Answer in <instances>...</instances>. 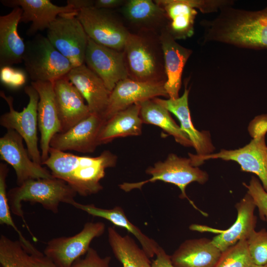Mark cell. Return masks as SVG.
Listing matches in <instances>:
<instances>
[{
    "mask_svg": "<svg viewBox=\"0 0 267 267\" xmlns=\"http://www.w3.org/2000/svg\"><path fill=\"white\" fill-rule=\"evenodd\" d=\"M116 155L109 150L96 157L82 156L50 147L48 158L43 162L52 176L67 183L77 194L87 196L103 189L100 181L107 168L114 167Z\"/></svg>",
    "mask_w": 267,
    "mask_h": 267,
    "instance_id": "6da1fadb",
    "label": "cell"
},
{
    "mask_svg": "<svg viewBox=\"0 0 267 267\" xmlns=\"http://www.w3.org/2000/svg\"><path fill=\"white\" fill-rule=\"evenodd\" d=\"M206 21L205 39L255 49H267V6L260 10L223 7Z\"/></svg>",
    "mask_w": 267,
    "mask_h": 267,
    "instance_id": "7a4b0ae2",
    "label": "cell"
},
{
    "mask_svg": "<svg viewBox=\"0 0 267 267\" xmlns=\"http://www.w3.org/2000/svg\"><path fill=\"white\" fill-rule=\"evenodd\" d=\"M123 52L128 78L142 82L166 83L160 34L130 32Z\"/></svg>",
    "mask_w": 267,
    "mask_h": 267,
    "instance_id": "3957f363",
    "label": "cell"
},
{
    "mask_svg": "<svg viewBox=\"0 0 267 267\" xmlns=\"http://www.w3.org/2000/svg\"><path fill=\"white\" fill-rule=\"evenodd\" d=\"M77 194L65 181L53 178L27 180L9 190L7 196L11 211L21 218L33 239L37 241L24 218L22 202L39 203L45 209L57 214L60 203L71 205Z\"/></svg>",
    "mask_w": 267,
    "mask_h": 267,
    "instance_id": "277c9868",
    "label": "cell"
},
{
    "mask_svg": "<svg viewBox=\"0 0 267 267\" xmlns=\"http://www.w3.org/2000/svg\"><path fill=\"white\" fill-rule=\"evenodd\" d=\"M145 172L151 176L148 179L137 182H124L119 185L120 188L127 192L135 189H140L145 184L157 180L170 183L179 188L180 198L187 199L202 215L208 216L195 205L186 193V187L190 183L197 182L203 184L209 179L208 174L198 167L194 166L190 158L180 157L171 153L164 161L156 163L153 166L148 167Z\"/></svg>",
    "mask_w": 267,
    "mask_h": 267,
    "instance_id": "5b68a950",
    "label": "cell"
},
{
    "mask_svg": "<svg viewBox=\"0 0 267 267\" xmlns=\"http://www.w3.org/2000/svg\"><path fill=\"white\" fill-rule=\"evenodd\" d=\"M25 44L23 62L32 82H53L73 68L46 37L37 34Z\"/></svg>",
    "mask_w": 267,
    "mask_h": 267,
    "instance_id": "8992f818",
    "label": "cell"
},
{
    "mask_svg": "<svg viewBox=\"0 0 267 267\" xmlns=\"http://www.w3.org/2000/svg\"><path fill=\"white\" fill-rule=\"evenodd\" d=\"M76 16L93 41L123 51L130 32L116 10L89 6L80 9Z\"/></svg>",
    "mask_w": 267,
    "mask_h": 267,
    "instance_id": "52a82bcc",
    "label": "cell"
},
{
    "mask_svg": "<svg viewBox=\"0 0 267 267\" xmlns=\"http://www.w3.org/2000/svg\"><path fill=\"white\" fill-rule=\"evenodd\" d=\"M24 91L29 97L26 107L21 112L16 111L13 107V98L0 91V96L6 102L9 111L0 117V125L7 130L15 131L23 138L31 159L42 165L41 153L38 148L37 109L39 95L32 86H27Z\"/></svg>",
    "mask_w": 267,
    "mask_h": 267,
    "instance_id": "ba28073f",
    "label": "cell"
},
{
    "mask_svg": "<svg viewBox=\"0 0 267 267\" xmlns=\"http://www.w3.org/2000/svg\"><path fill=\"white\" fill-rule=\"evenodd\" d=\"M77 13L61 14L47 29L46 37L73 68L84 64L88 36Z\"/></svg>",
    "mask_w": 267,
    "mask_h": 267,
    "instance_id": "9c48e42d",
    "label": "cell"
},
{
    "mask_svg": "<svg viewBox=\"0 0 267 267\" xmlns=\"http://www.w3.org/2000/svg\"><path fill=\"white\" fill-rule=\"evenodd\" d=\"M105 227L102 222H87L82 230L74 235L49 240L44 254L57 267H71L77 259L87 253L93 239L104 233Z\"/></svg>",
    "mask_w": 267,
    "mask_h": 267,
    "instance_id": "30bf717a",
    "label": "cell"
},
{
    "mask_svg": "<svg viewBox=\"0 0 267 267\" xmlns=\"http://www.w3.org/2000/svg\"><path fill=\"white\" fill-rule=\"evenodd\" d=\"M165 11L169 22L167 30L176 40L185 39L194 34L197 9L203 13L217 11L219 0H155Z\"/></svg>",
    "mask_w": 267,
    "mask_h": 267,
    "instance_id": "8fae6325",
    "label": "cell"
},
{
    "mask_svg": "<svg viewBox=\"0 0 267 267\" xmlns=\"http://www.w3.org/2000/svg\"><path fill=\"white\" fill-rule=\"evenodd\" d=\"M265 137L253 138L250 143L237 149H222L217 153L200 156L191 153H188V155L195 167H198L204 161L210 159L235 161L240 166L242 171L252 173L257 176L267 192V168L266 162V150L267 146Z\"/></svg>",
    "mask_w": 267,
    "mask_h": 267,
    "instance_id": "7c38bea8",
    "label": "cell"
},
{
    "mask_svg": "<svg viewBox=\"0 0 267 267\" xmlns=\"http://www.w3.org/2000/svg\"><path fill=\"white\" fill-rule=\"evenodd\" d=\"M23 140L22 136L12 130H7L0 138V160L14 169L17 185L30 179L54 178L50 171L31 159Z\"/></svg>",
    "mask_w": 267,
    "mask_h": 267,
    "instance_id": "4fadbf2b",
    "label": "cell"
},
{
    "mask_svg": "<svg viewBox=\"0 0 267 267\" xmlns=\"http://www.w3.org/2000/svg\"><path fill=\"white\" fill-rule=\"evenodd\" d=\"M84 64L102 79L111 92L119 81L128 78L123 51L99 44L89 38Z\"/></svg>",
    "mask_w": 267,
    "mask_h": 267,
    "instance_id": "5bb4252c",
    "label": "cell"
},
{
    "mask_svg": "<svg viewBox=\"0 0 267 267\" xmlns=\"http://www.w3.org/2000/svg\"><path fill=\"white\" fill-rule=\"evenodd\" d=\"M105 122L102 116L91 113L66 132L55 134L50 147L62 151L92 153L99 145L98 136Z\"/></svg>",
    "mask_w": 267,
    "mask_h": 267,
    "instance_id": "9a60e30c",
    "label": "cell"
},
{
    "mask_svg": "<svg viewBox=\"0 0 267 267\" xmlns=\"http://www.w3.org/2000/svg\"><path fill=\"white\" fill-rule=\"evenodd\" d=\"M118 10L131 33L153 32L160 34L168 24L165 11L154 0H126Z\"/></svg>",
    "mask_w": 267,
    "mask_h": 267,
    "instance_id": "2e32d148",
    "label": "cell"
},
{
    "mask_svg": "<svg viewBox=\"0 0 267 267\" xmlns=\"http://www.w3.org/2000/svg\"><path fill=\"white\" fill-rule=\"evenodd\" d=\"M165 82H142L127 78L119 81L111 91L103 115L106 120L129 106L159 96L169 97Z\"/></svg>",
    "mask_w": 267,
    "mask_h": 267,
    "instance_id": "e0dca14e",
    "label": "cell"
},
{
    "mask_svg": "<svg viewBox=\"0 0 267 267\" xmlns=\"http://www.w3.org/2000/svg\"><path fill=\"white\" fill-rule=\"evenodd\" d=\"M31 85L39 95L37 115L43 163L48 157L52 138L55 134L61 132V124L56 105L53 82H32Z\"/></svg>",
    "mask_w": 267,
    "mask_h": 267,
    "instance_id": "ac0fdd59",
    "label": "cell"
},
{
    "mask_svg": "<svg viewBox=\"0 0 267 267\" xmlns=\"http://www.w3.org/2000/svg\"><path fill=\"white\" fill-rule=\"evenodd\" d=\"M56 105L61 124V132L68 130L90 114L84 98L67 76L53 82Z\"/></svg>",
    "mask_w": 267,
    "mask_h": 267,
    "instance_id": "d6986e66",
    "label": "cell"
},
{
    "mask_svg": "<svg viewBox=\"0 0 267 267\" xmlns=\"http://www.w3.org/2000/svg\"><path fill=\"white\" fill-rule=\"evenodd\" d=\"M5 6L14 8L20 7L23 12L20 22H31L27 32L29 36L35 35L38 31L47 29L51 23L61 14L78 13L71 6H59L49 0H1Z\"/></svg>",
    "mask_w": 267,
    "mask_h": 267,
    "instance_id": "ffe728a7",
    "label": "cell"
},
{
    "mask_svg": "<svg viewBox=\"0 0 267 267\" xmlns=\"http://www.w3.org/2000/svg\"><path fill=\"white\" fill-rule=\"evenodd\" d=\"M66 76L86 101L90 113L103 117L111 91L102 79L85 64L73 68Z\"/></svg>",
    "mask_w": 267,
    "mask_h": 267,
    "instance_id": "44dd1931",
    "label": "cell"
},
{
    "mask_svg": "<svg viewBox=\"0 0 267 267\" xmlns=\"http://www.w3.org/2000/svg\"><path fill=\"white\" fill-rule=\"evenodd\" d=\"M160 40L167 77L165 89L169 98L176 99L179 97L183 68L192 51L177 43L167 28L160 32Z\"/></svg>",
    "mask_w": 267,
    "mask_h": 267,
    "instance_id": "7402d4cb",
    "label": "cell"
},
{
    "mask_svg": "<svg viewBox=\"0 0 267 267\" xmlns=\"http://www.w3.org/2000/svg\"><path fill=\"white\" fill-rule=\"evenodd\" d=\"M189 91L185 87L183 94L178 98L164 99L156 97L153 99L177 117L180 124L181 129L191 141L196 152V155L200 156L211 154L215 148L212 143L209 132L199 131L191 121L188 101Z\"/></svg>",
    "mask_w": 267,
    "mask_h": 267,
    "instance_id": "603a6c76",
    "label": "cell"
},
{
    "mask_svg": "<svg viewBox=\"0 0 267 267\" xmlns=\"http://www.w3.org/2000/svg\"><path fill=\"white\" fill-rule=\"evenodd\" d=\"M256 207L252 197L247 193L235 205L237 215L232 225L225 230L212 229L219 233L212 239V242L222 252L239 241L247 240L255 230L257 217L254 212Z\"/></svg>",
    "mask_w": 267,
    "mask_h": 267,
    "instance_id": "cb8c5ba5",
    "label": "cell"
},
{
    "mask_svg": "<svg viewBox=\"0 0 267 267\" xmlns=\"http://www.w3.org/2000/svg\"><path fill=\"white\" fill-rule=\"evenodd\" d=\"M22 12L21 7H16L0 16V68L23 62L26 44L18 32Z\"/></svg>",
    "mask_w": 267,
    "mask_h": 267,
    "instance_id": "d4e9b609",
    "label": "cell"
},
{
    "mask_svg": "<svg viewBox=\"0 0 267 267\" xmlns=\"http://www.w3.org/2000/svg\"><path fill=\"white\" fill-rule=\"evenodd\" d=\"M222 252L206 238L183 241L170 256L175 267H214Z\"/></svg>",
    "mask_w": 267,
    "mask_h": 267,
    "instance_id": "484cf974",
    "label": "cell"
},
{
    "mask_svg": "<svg viewBox=\"0 0 267 267\" xmlns=\"http://www.w3.org/2000/svg\"><path fill=\"white\" fill-rule=\"evenodd\" d=\"M71 205L90 215L104 219L116 226L126 229L137 239L141 248L150 258L155 256L160 246L133 224L121 207L116 206L112 209H103L96 207L94 204H84L76 201Z\"/></svg>",
    "mask_w": 267,
    "mask_h": 267,
    "instance_id": "4316f807",
    "label": "cell"
},
{
    "mask_svg": "<svg viewBox=\"0 0 267 267\" xmlns=\"http://www.w3.org/2000/svg\"><path fill=\"white\" fill-rule=\"evenodd\" d=\"M140 104L135 103L105 120L99 134V145L116 138L140 135L143 123L140 117Z\"/></svg>",
    "mask_w": 267,
    "mask_h": 267,
    "instance_id": "83f0119b",
    "label": "cell"
},
{
    "mask_svg": "<svg viewBox=\"0 0 267 267\" xmlns=\"http://www.w3.org/2000/svg\"><path fill=\"white\" fill-rule=\"evenodd\" d=\"M107 234L113 253L123 267H152L150 258L131 236H122L111 226Z\"/></svg>",
    "mask_w": 267,
    "mask_h": 267,
    "instance_id": "f1b7e54d",
    "label": "cell"
},
{
    "mask_svg": "<svg viewBox=\"0 0 267 267\" xmlns=\"http://www.w3.org/2000/svg\"><path fill=\"white\" fill-rule=\"evenodd\" d=\"M140 117L143 123L158 126L172 135L176 142L186 147L193 146L188 135L172 118L170 112L154 99L139 103Z\"/></svg>",
    "mask_w": 267,
    "mask_h": 267,
    "instance_id": "f546056e",
    "label": "cell"
},
{
    "mask_svg": "<svg viewBox=\"0 0 267 267\" xmlns=\"http://www.w3.org/2000/svg\"><path fill=\"white\" fill-rule=\"evenodd\" d=\"M9 172L7 164L0 163V224L11 226L17 233L22 247L29 254H35L38 250L23 235L15 225L11 215L7 192L6 178Z\"/></svg>",
    "mask_w": 267,
    "mask_h": 267,
    "instance_id": "4dcf8cb0",
    "label": "cell"
},
{
    "mask_svg": "<svg viewBox=\"0 0 267 267\" xmlns=\"http://www.w3.org/2000/svg\"><path fill=\"white\" fill-rule=\"evenodd\" d=\"M0 264L1 267H35L30 255L20 241L12 240L2 234L0 236Z\"/></svg>",
    "mask_w": 267,
    "mask_h": 267,
    "instance_id": "1f68e13d",
    "label": "cell"
},
{
    "mask_svg": "<svg viewBox=\"0 0 267 267\" xmlns=\"http://www.w3.org/2000/svg\"><path fill=\"white\" fill-rule=\"evenodd\" d=\"M253 265L247 240L243 239L222 252L214 267H252Z\"/></svg>",
    "mask_w": 267,
    "mask_h": 267,
    "instance_id": "d6a6232c",
    "label": "cell"
},
{
    "mask_svg": "<svg viewBox=\"0 0 267 267\" xmlns=\"http://www.w3.org/2000/svg\"><path fill=\"white\" fill-rule=\"evenodd\" d=\"M250 254L254 265L267 264V230L266 228L252 232L247 239Z\"/></svg>",
    "mask_w": 267,
    "mask_h": 267,
    "instance_id": "836d02e7",
    "label": "cell"
},
{
    "mask_svg": "<svg viewBox=\"0 0 267 267\" xmlns=\"http://www.w3.org/2000/svg\"><path fill=\"white\" fill-rule=\"evenodd\" d=\"M259 211L260 219L267 222V192L260 179L253 176L248 184L243 183Z\"/></svg>",
    "mask_w": 267,
    "mask_h": 267,
    "instance_id": "e575fe53",
    "label": "cell"
},
{
    "mask_svg": "<svg viewBox=\"0 0 267 267\" xmlns=\"http://www.w3.org/2000/svg\"><path fill=\"white\" fill-rule=\"evenodd\" d=\"M110 256L101 257L93 248L90 247L84 258L77 259L71 267H111Z\"/></svg>",
    "mask_w": 267,
    "mask_h": 267,
    "instance_id": "d590c367",
    "label": "cell"
},
{
    "mask_svg": "<svg viewBox=\"0 0 267 267\" xmlns=\"http://www.w3.org/2000/svg\"><path fill=\"white\" fill-rule=\"evenodd\" d=\"M0 79L4 85L18 88L25 83L26 76L22 70L6 66L0 68Z\"/></svg>",
    "mask_w": 267,
    "mask_h": 267,
    "instance_id": "8d00e7d4",
    "label": "cell"
},
{
    "mask_svg": "<svg viewBox=\"0 0 267 267\" xmlns=\"http://www.w3.org/2000/svg\"><path fill=\"white\" fill-rule=\"evenodd\" d=\"M248 131L253 138L266 136L267 133V114L256 117L250 123Z\"/></svg>",
    "mask_w": 267,
    "mask_h": 267,
    "instance_id": "74e56055",
    "label": "cell"
},
{
    "mask_svg": "<svg viewBox=\"0 0 267 267\" xmlns=\"http://www.w3.org/2000/svg\"><path fill=\"white\" fill-rule=\"evenodd\" d=\"M155 256L156 258L152 262V267H175L172 263L170 256L161 246Z\"/></svg>",
    "mask_w": 267,
    "mask_h": 267,
    "instance_id": "f35d334b",
    "label": "cell"
},
{
    "mask_svg": "<svg viewBox=\"0 0 267 267\" xmlns=\"http://www.w3.org/2000/svg\"><path fill=\"white\" fill-rule=\"evenodd\" d=\"M124 0H95L93 6L97 8L115 10L124 5Z\"/></svg>",
    "mask_w": 267,
    "mask_h": 267,
    "instance_id": "ab89813d",
    "label": "cell"
},
{
    "mask_svg": "<svg viewBox=\"0 0 267 267\" xmlns=\"http://www.w3.org/2000/svg\"><path fill=\"white\" fill-rule=\"evenodd\" d=\"M30 257L35 267H57L44 253L40 251L37 254L30 255Z\"/></svg>",
    "mask_w": 267,
    "mask_h": 267,
    "instance_id": "60d3db41",
    "label": "cell"
},
{
    "mask_svg": "<svg viewBox=\"0 0 267 267\" xmlns=\"http://www.w3.org/2000/svg\"><path fill=\"white\" fill-rule=\"evenodd\" d=\"M94 1L92 0H68L67 4L71 6L78 12L83 8L93 6Z\"/></svg>",
    "mask_w": 267,
    "mask_h": 267,
    "instance_id": "b9f144b4",
    "label": "cell"
},
{
    "mask_svg": "<svg viewBox=\"0 0 267 267\" xmlns=\"http://www.w3.org/2000/svg\"><path fill=\"white\" fill-rule=\"evenodd\" d=\"M252 267H267V264L264 265H253Z\"/></svg>",
    "mask_w": 267,
    "mask_h": 267,
    "instance_id": "7bdbcfd3",
    "label": "cell"
},
{
    "mask_svg": "<svg viewBox=\"0 0 267 267\" xmlns=\"http://www.w3.org/2000/svg\"><path fill=\"white\" fill-rule=\"evenodd\" d=\"M266 166L267 168V147L266 150Z\"/></svg>",
    "mask_w": 267,
    "mask_h": 267,
    "instance_id": "ee69618b",
    "label": "cell"
}]
</instances>
